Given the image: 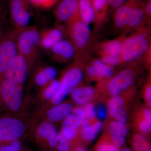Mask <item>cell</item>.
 I'll return each instance as SVG.
<instances>
[{"instance_id": "cell-37", "label": "cell", "mask_w": 151, "mask_h": 151, "mask_svg": "<svg viewBox=\"0 0 151 151\" xmlns=\"http://www.w3.org/2000/svg\"><path fill=\"white\" fill-rule=\"evenodd\" d=\"M96 116L101 120L106 118L107 116V110L104 105H100L96 108Z\"/></svg>"}, {"instance_id": "cell-12", "label": "cell", "mask_w": 151, "mask_h": 151, "mask_svg": "<svg viewBox=\"0 0 151 151\" xmlns=\"http://www.w3.org/2000/svg\"><path fill=\"white\" fill-rule=\"evenodd\" d=\"M85 118L84 109L73 108L71 113L62 122L61 132L65 137L72 140L78 134Z\"/></svg>"}, {"instance_id": "cell-18", "label": "cell", "mask_w": 151, "mask_h": 151, "mask_svg": "<svg viewBox=\"0 0 151 151\" xmlns=\"http://www.w3.org/2000/svg\"><path fill=\"white\" fill-rule=\"evenodd\" d=\"M60 85V79L55 78L40 89L37 92L36 97V108L49 103L56 94L59 89Z\"/></svg>"}, {"instance_id": "cell-5", "label": "cell", "mask_w": 151, "mask_h": 151, "mask_svg": "<svg viewBox=\"0 0 151 151\" xmlns=\"http://www.w3.org/2000/svg\"><path fill=\"white\" fill-rule=\"evenodd\" d=\"M17 41L19 54L25 58L33 71L37 65L39 58V32L32 26L19 30Z\"/></svg>"}, {"instance_id": "cell-40", "label": "cell", "mask_w": 151, "mask_h": 151, "mask_svg": "<svg viewBox=\"0 0 151 151\" xmlns=\"http://www.w3.org/2000/svg\"><path fill=\"white\" fill-rule=\"evenodd\" d=\"M145 98L149 107L151 106V87L150 85H148L145 90Z\"/></svg>"}, {"instance_id": "cell-6", "label": "cell", "mask_w": 151, "mask_h": 151, "mask_svg": "<svg viewBox=\"0 0 151 151\" xmlns=\"http://www.w3.org/2000/svg\"><path fill=\"white\" fill-rule=\"evenodd\" d=\"M18 30L6 29L0 34V79L3 78L18 54L17 36Z\"/></svg>"}, {"instance_id": "cell-28", "label": "cell", "mask_w": 151, "mask_h": 151, "mask_svg": "<svg viewBox=\"0 0 151 151\" xmlns=\"http://www.w3.org/2000/svg\"><path fill=\"white\" fill-rule=\"evenodd\" d=\"M78 12L83 21L88 24L94 22L95 14L92 0H78Z\"/></svg>"}, {"instance_id": "cell-29", "label": "cell", "mask_w": 151, "mask_h": 151, "mask_svg": "<svg viewBox=\"0 0 151 151\" xmlns=\"http://www.w3.org/2000/svg\"><path fill=\"white\" fill-rule=\"evenodd\" d=\"M133 147L134 151H151L150 142L144 136L139 134L134 137Z\"/></svg>"}, {"instance_id": "cell-45", "label": "cell", "mask_w": 151, "mask_h": 151, "mask_svg": "<svg viewBox=\"0 0 151 151\" xmlns=\"http://www.w3.org/2000/svg\"></svg>"}, {"instance_id": "cell-41", "label": "cell", "mask_w": 151, "mask_h": 151, "mask_svg": "<svg viewBox=\"0 0 151 151\" xmlns=\"http://www.w3.org/2000/svg\"><path fill=\"white\" fill-rule=\"evenodd\" d=\"M145 14H146L148 17H151V0H148L145 9Z\"/></svg>"}, {"instance_id": "cell-4", "label": "cell", "mask_w": 151, "mask_h": 151, "mask_svg": "<svg viewBox=\"0 0 151 151\" xmlns=\"http://www.w3.org/2000/svg\"><path fill=\"white\" fill-rule=\"evenodd\" d=\"M79 63L78 60L65 70L60 79L59 89L53 99L47 104L36 108L34 114L40 113L50 107L63 102L68 95L79 86L84 77L83 71Z\"/></svg>"}, {"instance_id": "cell-7", "label": "cell", "mask_w": 151, "mask_h": 151, "mask_svg": "<svg viewBox=\"0 0 151 151\" xmlns=\"http://www.w3.org/2000/svg\"><path fill=\"white\" fill-rule=\"evenodd\" d=\"M66 25V32L70 40L76 50L77 57L89 44L91 37V29L89 24L83 21L80 17Z\"/></svg>"}, {"instance_id": "cell-16", "label": "cell", "mask_w": 151, "mask_h": 151, "mask_svg": "<svg viewBox=\"0 0 151 151\" xmlns=\"http://www.w3.org/2000/svg\"><path fill=\"white\" fill-rule=\"evenodd\" d=\"M55 60L60 62H67L77 56L76 50L70 40L62 39L50 49Z\"/></svg>"}, {"instance_id": "cell-1", "label": "cell", "mask_w": 151, "mask_h": 151, "mask_svg": "<svg viewBox=\"0 0 151 151\" xmlns=\"http://www.w3.org/2000/svg\"><path fill=\"white\" fill-rule=\"evenodd\" d=\"M23 88L14 81L3 77L0 79V112L29 116L30 97L24 96Z\"/></svg>"}, {"instance_id": "cell-8", "label": "cell", "mask_w": 151, "mask_h": 151, "mask_svg": "<svg viewBox=\"0 0 151 151\" xmlns=\"http://www.w3.org/2000/svg\"><path fill=\"white\" fill-rule=\"evenodd\" d=\"M37 143L43 148L56 149L58 132L55 124L46 121H39L32 127Z\"/></svg>"}, {"instance_id": "cell-17", "label": "cell", "mask_w": 151, "mask_h": 151, "mask_svg": "<svg viewBox=\"0 0 151 151\" xmlns=\"http://www.w3.org/2000/svg\"><path fill=\"white\" fill-rule=\"evenodd\" d=\"M63 29L59 27L43 30L40 32V47L50 50L55 45L63 39Z\"/></svg>"}, {"instance_id": "cell-15", "label": "cell", "mask_w": 151, "mask_h": 151, "mask_svg": "<svg viewBox=\"0 0 151 151\" xmlns=\"http://www.w3.org/2000/svg\"><path fill=\"white\" fill-rule=\"evenodd\" d=\"M55 18L66 24L79 17L78 0H62L55 11Z\"/></svg>"}, {"instance_id": "cell-39", "label": "cell", "mask_w": 151, "mask_h": 151, "mask_svg": "<svg viewBox=\"0 0 151 151\" xmlns=\"http://www.w3.org/2000/svg\"><path fill=\"white\" fill-rule=\"evenodd\" d=\"M128 0H109V4L113 8L117 9L124 4Z\"/></svg>"}, {"instance_id": "cell-30", "label": "cell", "mask_w": 151, "mask_h": 151, "mask_svg": "<svg viewBox=\"0 0 151 151\" xmlns=\"http://www.w3.org/2000/svg\"><path fill=\"white\" fill-rule=\"evenodd\" d=\"M71 140L65 137L61 131L58 135L56 149L58 151H70Z\"/></svg>"}, {"instance_id": "cell-13", "label": "cell", "mask_w": 151, "mask_h": 151, "mask_svg": "<svg viewBox=\"0 0 151 151\" xmlns=\"http://www.w3.org/2000/svg\"><path fill=\"white\" fill-rule=\"evenodd\" d=\"M30 86L37 90L55 79L57 71L54 67L48 65H37L32 72Z\"/></svg>"}, {"instance_id": "cell-33", "label": "cell", "mask_w": 151, "mask_h": 151, "mask_svg": "<svg viewBox=\"0 0 151 151\" xmlns=\"http://www.w3.org/2000/svg\"><path fill=\"white\" fill-rule=\"evenodd\" d=\"M100 57L102 62L110 66L119 65L123 62L121 56L100 55Z\"/></svg>"}, {"instance_id": "cell-34", "label": "cell", "mask_w": 151, "mask_h": 151, "mask_svg": "<svg viewBox=\"0 0 151 151\" xmlns=\"http://www.w3.org/2000/svg\"><path fill=\"white\" fill-rule=\"evenodd\" d=\"M33 5L42 9H48L52 6L58 0H28Z\"/></svg>"}, {"instance_id": "cell-21", "label": "cell", "mask_w": 151, "mask_h": 151, "mask_svg": "<svg viewBox=\"0 0 151 151\" xmlns=\"http://www.w3.org/2000/svg\"><path fill=\"white\" fill-rule=\"evenodd\" d=\"M109 131L114 145L118 148L124 145L128 133L125 123L118 121L112 122L109 126Z\"/></svg>"}, {"instance_id": "cell-25", "label": "cell", "mask_w": 151, "mask_h": 151, "mask_svg": "<svg viewBox=\"0 0 151 151\" xmlns=\"http://www.w3.org/2000/svg\"><path fill=\"white\" fill-rule=\"evenodd\" d=\"M103 125L101 121H95L93 123L83 122L81 127L82 138L88 142L94 141L102 131Z\"/></svg>"}, {"instance_id": "cell-26", "label": "cell", "mask_w": 151, "mask_h": 151, "mask_svg": "<svg viewBox=\"0 0 151 151\" xmlns=\"http://www.w3.org/2000/svg\"><path fill=\"white\" fill-rule=\"evenodd\" d=\"M124 38L108 41L102 43L99 47L100 56H121V47Z\"/></svg>"}, {"instance_id": "cell-42", "label": "cell", "mask_w": 151, "mask_h": 151, "mask_svg": "<svg viewBox=\"0 0 151 151\" xmlns=\"http://www.w3.org/2000/svg\"><path fill=\"white\" fill-rule=\"evenodd\" d=\"M0 9H7L6 0H0Z\"/></svg>"}, {"instance_id": "cell-3", "label": "cell", "mask_w": 151, "mask_h": 151, "mask_svg": "<svg viewBox=\"0 0 151 151\" xmlns=\"http://www.w3.org/2000/svg\"><path fill=\"white\" fill-rule=\"evenodd\" d=\"M31 118L6 113L0 116V145L19 140L31 129Z\"/></svg>"}, {"instance_id": "cell-27", "label": "cell", "mask_w": 151, "mask_h": 151, "mask_svg": "<svg viewBox=\"0 0 151 151\" xmlns=\"http://www.w3.org/2000/svg\"><path fill=\"white\" fill-rule=\"evenodd\" d=\"M92 2L95 14L94 23L95 25L99 26L106 20L110 5L109 0H92Z\"/></svg>"}, {"instance_id": "cell-11", "label": "cell", "mask_w": 151, "mask_h": 151, "mask_svg": "<svg viewBox=\"0 0 151 151\" xmlns=\"http://www.w3.org/2000/svg\"><path fill=\"white\" fill-rule=\"evenodd\" d=\"M32 71L25 58L18 53L4 77L14 81L23 88Z\"/></svg>"}, {"instance_id": "cell-24", "label": "cell", "mask_w": 151, "mask_h": 151, "mask_svg": "<svg viewBox=\"0 0 151 151\" xmlns=\"http://www.w3.org/2000/svg\"><path fill=\"white\" fill-rule=\"evenodd\" d=\"M145 17V8L137 0L131 11L126 29H137L142 27Z\"/></svg>"}, {"instance_id": "cell-19", "label": "cell", "mask_w": 151, "mask_h": 151, "mask_svg": "<svg viewBox=\"0 0 151 151\" xmlns=\"http://www.w3.org/2000/svg\"><path fill=\"white\" fill-rule=\"evenodd\" d=\"M89 77L96 80L109 78L113 75V70L111 66L106 65L100 59L93 60L92 65L86 69Z\"/></svg>"}, {"instance_id": "cell-10", "label": "cell", "mask_w": 151, "mask_h": 151, "mask_svg": "<svg viewBox=\"0 0 151 151\" xmlns=\"http://www.w3.org/2000/svg\"><path fill=\"white\" fill-rule=\"evenodd\" d=\"M28 1V0H9L11 21L15 29L19 30L29 26L32 17Z\"/></svg>"}, {"instance_id": "cell-31", "label": "cell", "mask_w": 151, "mask_h": 151, "mask_svg": "<svg viewBox=\"0 0 151 151\" xmlns=\"http://www.w3.org/2000/svg\"><path fill=\"white\" fill-rule=\"evenodd\" d=\"M84 110L85 112L84 122H92V120H94L97 117L96 108L93 104L88 103L84 105Z\"/></svg>"}, {"instance_id": "cell-9", "label": "cell", "mask_w": 151, "mask_h": 151, "mask_svg": "<svg viewBox=\"0 0 151 151\" xmlns=\"http://www.w3.org/2000/svg\"><path fill=\"white\" fill-rule=\"evenodd\" d=\"M73 108L72 103L68 102H63L52 106L40 113L33 115L32 126L40 121H46L54 124L63 122L71 113Z\"/></svg>"}, {"instance_id": "cell-38", "label": "cell", "mask_w": 151, "mask_h": 151, "mask_svg": "<svg viewBox=\"0 0 151 151\" xmlns=\"http://www.w3.org/2000/svg\"><path fill=\"white\" fill-rule=\"evenodd\" d=\"M98 151H119V150L118 147L115 145L105 143L100 146Z\"/></svg>"}, {"instance_id": "cell-43", "label": "cell", "mask_w": 151, "mask_h": 151, "mask_svg": "<svg viewBox=\"0 0 151 151\" xmlns=\"http://www.w3.org/2000/svg\"><path fill=\"white\" fill-rule=\"evenodd\" d=\"M74 151H86V150L83 148L82 147H79L78 148L76 149Z\"/></svg>"}, {"instance_id": "cell-22", "label": "cell", "mask_w": 151, "mask_h": 151, "mask_svg": "<svg viewBox=\"0 0 151 151\" xmlns=\"http://www.w3.org/2000/svg\"><path fill=\"white\" fill-rule=\"evenodd\" d=\"M108 112L110 116L116 121L126 123L128 118L124 110V100L122 97L114 96L109 101L108 104Z\"/></svg>"}, {"instance_id": "cell-23", "label": "cell", "mask_w": 151, "mask_h": 151, "mask_svg": "<svg viewBox=\"0 0 151 151\" xmlns=\"http://www.w3.org/2000/svg\"><path fill=\"white\" fill-rule=\"evenodd\" d=\"M95 94V89L92 87L78 86L73 89L70 94L75 104L83 105L88 104L93 99Z\"/></svg>"}, {"instance_id": "cell-14", "label": "cell", "mask_w": 151, "mask_h": 151, "mask_svg": "<svg viewBox=\"0 0 151 151\" xmlns=\"http://www.w3.org/2000/svg\"><path fill=\"white\" fill-rule=\"evenodd\" d=\"M134 80V70L131 69L122 70L109 82L108 86V91L112 96H117L132 86Z\"/></svg>"}, {"instance_id": "cell-20", "label": "cell", "mask_w": 151, "mask_h": 151, "mask_svg": "<svg viewBox=\"0 0 151 151\" xmlns=\"http://www.w3.org/2000/svg\"><path fill=\"white\" fill-rule=\"evenodd\" d=\"M137 0H128L116 9L114 16V24L119 29H126L131 11Z\"/></svg>"}, {"instance_id": "cell-44", "label": "cell", "mask_w": 151, "mask_h": 151, "mask_svg": "<svg viewBox=\"0 0 151 151\" xmlns=\"http://www.w3.org/2000/svg\"><path fill=\"white\" fill-rule=\"evenodd\" d=\"M120 151H132L130 149L128 148H125L122 149V150Z\"/></svg>"}, {"instance_id": "cell-35", "label": "cell", "mask_w": 151, "mask_h": 151, "mask_svg": "<svg viewBox=\"0 0 151 151\" xmlns=\"http://www.w3.org/2000/svg\"><path fill=\"white\" fill-rule=\"evenodd\" d=\"M139 129L144 134H148L151 129V119L144 118L139 124Z\"/></svg>"}, {"instance_id": "cell-32", "label": "cell", "mask_w": 151, "mask_h": 151, "mask_svg": "<svg viewBox=\"0 0 151 151\" xmlns=\"http://www.w3.org/2000/svg\"><path fill=\"white\" fill-rule=\"evenodd\" d=\"M22 145L19 140L0 145V151H22Z\"/></svg>"}, {"instance_id": "cell-2", "label": "cell", "mask_w": 151, "mask_h": 151, "mask_svg": "<svg viewBox=\"0 0 151 151\" xmlns=\"http://www.w3.org/2000/svg\"><path fill=\"white\" fill-rule=\"evenodd\" d=\"M129 37L124 38L121 50L122 62H130L146 54L150 48V30L141 27Z\"/></svg>"}, {"instance_id": "cell-36", "label": "cell", "mask_w": 151, "mask_h": 151, "mask_svg": "<svg viewBox=\"0 0 151 151\" xmlns=\"http://www.w3.org/2000/svg\"><path fill=\"white\" fill-rule=\"evenodd\" d=\"M7 9H0V34L6 29Z\"/></svg>"}]
</instances>
